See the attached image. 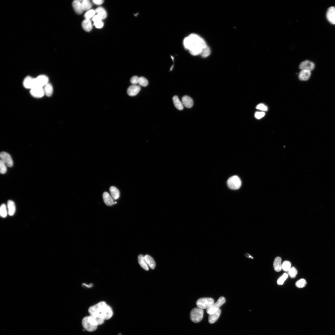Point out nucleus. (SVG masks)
Instances as JSON below:
<instances>
[{
	"mask_svg": "<svg viewBox=\"0 0 335 335\" xmlns=\"http://www.w3.org/2000/svg\"><path fill=\"white\" fill-rule=\"evenodd\" d=\"M144 257L148 266L150 268L154 269L156 266V264L153 258L148 255H145Z\"/></svg>",
	"mask_w": 335,
	"mask_h": 335,
	"instance_id": "bb28decb",
	"label": "nucleus"
},
{
	"mask_svg": "<svg viewBox=\"0 0 335 335\" xmlns=\"http://www.w3.org/2000/svg\"><path fill=\"white\" fill-rule=\"evenodd\" d=\"M23 84L25 88L31 90L36 87L35 78L27 76L24 80Z\"/></svg>",
	"mask_w": 335,
	"mask_h": 335,
	"instance_id": "9b49d317",
	"label": "nucleus"
},
{
	"mask_svg": "<svg viewBox=\"0 0 335 335\" xmlns=\"http://www.w3.org/2000/svg\"><path fill=\"white\" fill-rule=\"evenodd\" d=\"M273 267L275 270L276 272H279L281 271L282 269L281 258L278 257L275 258L273 264Z\"/></svg>",
	"mask_w": 335,
	"mask_h": 335,
	"instance_id": "4be33fe9",
	"label": "nucleus"
},
{
	"mask_svg": "<svg viewBox=\"0 0 335 335\" xmlns=\"http://www.w3.org/2000/svg\"><path fill=\"white\" fill-rule=\"evenodd\" d=\"M299 68L302 70H306L311 71L314 69L315 64L311 62L306 60L300 63Z\"/></svg>",
	"mask_w": 335,
	"mask_h": 335,
	"instance_id": "ddd939ff",
	"label": "nucleus"
},
{
	"mask_svg": "<svg viewBox=\"0 0 335 335\" xmlns=\"http://www.w3.org/2000/svg\"><path fill=\"white\" fill-rule=\"evenodd\" d=\"M265 115V112H256L254 114L255 117L258 119H260L263 117Z\"/></svg>",
	"mask_w": 335,
	"mask_h": 335,
	"instance_id": "79ce46f5",
	"label": "nucleus"
},
{
	"mask_svg": "<svg viewBox=\"0 0 335 335\" xmlns=\"http://www.w3.org/2000/svg\"><path fill=\"white\" fill-rule=\"evenodd\" d=\"M82 27L85 31H90L92 29V26L90 20L85 19L82 23Z\"/></svg>",
	"mask_w": 335,
	"mask_h": 335,
	"instance_id": "393cba45",
	"label": "nucleus"
},
{
	"mask_svg": "<svg viewBox=\"0 0 335 335\" xmlns=\"http://www.w3.org/2000/svg\"><path fill=\"white\" fill-rule=\"evenodd\" d=\"M35 83L36 87H43L49 83V78L45 75H40L35 78Z\"/></svg>",
	"mask_w": 335,
	"mask_h": 335,
	"instance_id": "1a4fd4ad",
	"label": "nucleus"
},
{
	"mask_svg": "<svg viewBox=\"0 0 335 335\" xmlns=\"http://www.w3.org/2000/svg\"><path fill=\"white\" fill-rule=\"evenodd\" d=\"M83 285L84 286H85L86 287H87L88 288L91 287H92V286H93V285H92V284H89V285H87V284H85L84 283V284H83Z\"/></svg>",
	"mask_w": 335,
	"mask_h": 335,
	"instance_id": "de8ad7c7",
	"label": "nucleus"
},
{
	"mask_svg": "<svg viewBox=\"0 0 335 335\" xmlns=\"http://www.w3.org/2000/svg\"><path fill=\"white\" fill-rule=\"evenodd\" d=\"M298 273L297 271L295 268L293 267L291 268L288 271V274L292 278L295 277Z\"/></svg>",
	"mask_w": 335,
	"mask_h": 335,
	"instance_id": "4c0bfd02",
	"label": "nucleus"
},
{
	"mask_svg": "<svg viewBox=\"0 0 335 335\" xmlns=\"http://www.w3.org/2000/svg\"><path fill=\"white\" fill-rule=\"evenodd\" d=\"M214 304L213 299L210 298H201L198 300L196 304L198 308L202 309H207Z\"/></svg>",
	"mask_w": 335,
	"mask_h": 335,
	"instance_id": "f03ea898",
	"label": "nucleus"
},
{
	"mask_svg": "<svg viewBox=\"0 0 335 335\" xmlns=\"http://www.w3.org/2000/svg\"><path fill=\"white\" fill-rule=\"evenodd\" d=\"M81 4L84 11L89 10L92 7V4L88 0H84L81 2Z\"/></svg>",
	"mask_w": 335,
	"mask_h": 335,
	"instance_id": "2f4dec72",
	"label": "nucleus"
},
{
	"mask_svg": "<svg viewBox=\"0 0 335 335\" xmlns=\"http://www.w3.org/2000/svg\"><path fill=\"white\" fill-rule=\"evenodd\" d=\"M94 24L96 28L99 29L102 28L103 26V23L102 20L94 23Z\"/></svg>",
	"mask_w": 335,
	"mask_h": 335,
	"instance_id": "c03bdc74",
	"label": "nucleus"
},
{
	"mask_svg": "<svg viewBox=\"0 0 335 335\" xmlns=\"http://www.w3.org/2000/svg\"><path fill=\"white\" fill-rule=\"evenodd\" d=\"M93 2L96 5H100L103 4L104 1L103 0H93Z\"/></svg>",
	"mask_w": 335,
	"mask_h": 335,
	"instance_id": "49530a36",
	"label": "nucleus"
},
{
	"mask_svg": "<svg viewBox=\"0 0 335 335\" xmlns=\"http://www.w3.org/2000/svg\"><path fill=\"white\" fill-rule=\"evenodd\" d=\"M88 318L89 321L92 325L97 326L102 325L105 321L100 314L90 315Z\"/></svg>",
	"mask_w": 335,
	"mask_h": 335,
	"instance_id": "0eeeda50",
	"label": "nucleus"
},
{
	"mask_svg": "<svg viewBox=\"0 0 335 335\" xmlns=\"http://www.w3.org/2000/svg\"><path fill=\"white\" fill-rule=\"evenodd\" d=\"M7 171V166L2 160H0V172L2 174H5Z\"/></svg>",
	"mask_w": 335,
	"mask_h": 335,
	"instance_id": "58836bf2",
	"label": "nucleus"
},
{
	"mask_svg": "<svg viewBox=\"0 0 335 335\" xmlns=\"http://www.w3.org/2000/svg\"><path fill=\"white\" fill-rule=\"evenodd\" d=\"M257 109L264 111H267L268 110V107L264 104L261 103L258 104L256 107Z\"/></svg>",
	"mask_w": 335,
	"mask_h": 335,
	"instance_id": "a19ab883",
	"label": "nucleus"
},
{
	"mask_svg": "<svg viewBox=\"0 0 335 335\" xmlns=\"http://www.w3.org/2000/svg\"><path fill=\"white\" fill-rule=\"evenodd\" d=\"M225 302L226 300L224 297H220L215 303L212 306L207 309V313L210 315L216 312L220 309V307L223 305Z\"/></svg>",
	"mask_w": 335,
	"mask_h": 335,
	"instance_id": "423d86ee",
	"label": "nucleus"
},
{
	"mask_svg": "<svg viewBox=\"0 0 335 335\" xmlns=\"http://www.w3.org/2000/svg\"><path fill=\"white\" fill-rule=\"evenodd\" d=\"M291 263L289 261H285L282 264V269L284 271L288 272L291 267Z\"/></svg>",
	"mask_w": 335,
	"mask_h": 335,
	"instance_id": "c9c22d12",
	"label": "nucleus"
},
{
	"mask_svg": "<svg viewBox=\"0 0 335 335\" xmlns=\"http://www.w3.org/2000/svg\"><path fill=\"white\" fill-rule=\"evenodd\" d=\"M95 11L93 9L88 10L84 15L85 19H90L92 17H93L96 14Z\"/></svg>",
	"mask_w": 335,
	"mask_h": 335,
	"instance_id": "f704fd0d",
	"label": "nucleus"
},
{
	"mask_svg": "<svg viewBox=\"0 0 335 335\" xmlns=\"http://www.w3.org/2000/svg\"><path fill=\"white\" fill-rule=\"evenodd\" d=\"M105 302L102 301L90 307L88 310L90 315L100 314L107 306Z\"/></svg>",
	"mask_w": 335,
	"mask_h": 335,
	"instance_id": "7ed1b4c3",
	"label": "nucleus"
},
{
	"mask_svg": "<svg viewBox=\"0 0 335 335\" xmlns=\"http://www.w3.org/2000/svg\"><path fill=\"white\" fill-rule=\"evenodd\" d=\"M138 84L140 85L145 87L148 85V82L147 80L144 77H141L139 78Z\"/></svg>",
	"mask_w": 335,
	"mask_h": 335,
	"instance_id": "e433bc0d",
	"label": "nucleus"
},
{
	"mask_svg": "<svg viewBox=\"0 0 335 335\" xmlns=\"http://www.w3.org/2000/svg\"><path fill=\"white\" fill-rule=\"evenodd\" d=\"M1 160H2L7 167H12L14 165L12 158L10 155L5 152H2L0 154Z\"/></svg>",
	"mask_w": 335,
	"mask_h": 335,
	"instance_id": "6e6552de",
	"label": "nucleus"
},
{
	"mask_svg": "<svg viewBox=\"0 0 335 335\" xmlns=\"http://www.w3.org/2000/svg\"><path fill=\"white\" fill-rule=\"evenodd\" d=\"M172 100L175 106L178 109L182 110L183 109L184 106L177 96H175L173 97Z\"/></svg>",
	"mask_w": 335,
	"mask_h": 335,
	"instance_id": "c85d7f7f",
	"label": "nucleus"
},
{
	"mask_svg": "<svg viewBox=\"0 0 335 335\" xmlns=\"http://www.w3.org/2000/svg\"><path fill=\"white\" fill-rule=\"evenodd\" d=\"M141 90V88L140 86L133 85L131 86L128 88L127 91V93L130 96H134L136 95Z\"/></svg>",
	"mask_w": 335,
	"mask_h": 335,
	"instance_id": "dca6fc26",
	"label": "nucleus"
},
{
	"mask_svg": "<svg viewBox=\"0 0 335 335\" xmlns=\"http://www.w3.org/2000/svg\"><path fill=\"white\" fill-rule=\"evenodd\" d=\"M327 17L329 22L331 24L335 25V7H331L328 9Z\"/></svg>",
	"mask_w": 335,
	"mask_h": 335,
	"instance_id": "4468645a",
	"label": "nucleus"
},
{
	"mask_svg": "<svg viewBox=\"0 0 335 335\" xmlns=\"http://www.w3.org/2000/svg\"><path fill=\"white\" fill-rule=\"evenodd\" d=\"M139 78L136 76L132 77L131 79V82L133 85H136L138 83Z\"/></svg>",
	"mask_w": 335,
	"mask_h": 335,
	"instance_id": "37998d69",
	"label": "nucleus"
},
{
	"mask_svg": "<svg viewBox=\"0 0 335 335\" xmlns=\"http://www.w3.org/2000/svg\"><path fill=\"white\" fill-rule=\"evenodd\" d=\"M183 44L185 48L193 56L201 55L203 49L207 46L206 42L202 38L194 34L185 38Z\"/></svg>",
	"mask_w": 335,
	"mask_h": 335,
	"instance_id": "f257e3e1",
	"label": "nucleus"
},
{
	"mask_svg": "<svg viewBox=\"0 0 335 335\" xmlns=\"http://www.w3.org/2000/svg\"><path fill=\"white\" fill-rule=\"evenodd\" d=\"M95 11L97 15H99L102 20L105 19L106 17L107 16L106 12L105 9L103 8L99 7L97 8Z\"/></svg>",
	"mask_w": 335,
	"mask_h": 335,
	"instance_id": "c756f323",
	"label": "nucleus"
},
{
	"mask_svg": "<svg viewBox=\"0 0 335 335\" xmlns=\"http://www.w3.org/2000/svg\"><path fill=\"white\" fill-rule=\"evenodd\" d=\"M8 214V210L6 205L2 204L0 207V215L3 218H5Z\"/></svg>",
	"mask_w": 335,
	"mask_h": 335,
	"instance_id": "7c9ffc66",
	"label": "nucleus"
},
{
	"mask_svg": "<svg viewBox=\"0 0 335 335\" xmlns=\"http://www.w3.org/2000/svg\"><path fill=\"white\" fill-rule=\"evenodd\" d=\"M73 8L75 12L79 14H82L84 11L81 4L80 1H75L72 3Z\"/></svg>",
	"mask_w": 335,
	"mask_h": 335,
	"instance_id": "aec40b11",
	"label": "nucleus"
},
{
	"mask_svg": "<svg viewBox=\"0 0 335 335\" xmlns=\"http://www.w3.org/2000/svg\"><path fill=\"white\" fill-rule=\"evenodd\" d=\"M221 311L220 309L219 310L212 314L210 315L208 318V321L210 324H213L216 321L221 314Z\"/></svg>",
	"mask_w": 335,
	"mask_h": 335,
	"instance_id": "5701e85b",
	"label": "nucleus"
},
{
	"mask_svg": "<svg viewBox=\"0 0 335 335\" xmlns=\"http://www.w3.org/2000/svg\"><path fill=\"white\" fill-rule=\"evenodd\" d=\"M102 18L98 15H95L93 18V20L94 23L98 22V21H102Z\"/></svg>",
	"mask_w": 335,
	"mask_h": 335,
	"instance_id": "a18cd8bd",
	"label": "nucleus"
},
{
	"mask_svg": "<svg viewBox=\"0 0 335 335\" xmlns=\"http://www.w3.org/2000/svg\"><path fill=\"white\" fill-rule=\"evenodd\" d=\"M227 185L230 189L233 190L239 189L242 186V182L240 178L236 175L230 178L227 181Z\"/></svg>",
	"mask_w": 335,
	"mask_h": 335,
	"instance_id": "39448f33",
	"label": "nucleus"
},
{
	"mask_svg": "<svg viewBox=\"0 0 335 335\" xmlns=\"http://www.w3.org/2000/svg\"><path fill=\"white\" fill-rule=\"evenodd\" d=\"M45 95L48 97H50L52 95L53 92V89L52 85L49 83L43 87Z\"/></svg>",
	"mask_w": 335,
	"mask_h": 335,
	"instance_id": "a878e982",
	"label": "nucleus"
},
{
	"mask_svg": "<svg viewBox=\"0 0 335 335\" xmlns=\"http://www.w3.org/2000/svg\"><path fill=\"white\" fill-rule=\"evenodd\" d=\"M115 204H116V203H117V202H115Z\"/></svg>",
	"mask_w": 335,
	"mask_h": 335,
	"instance_id": "8fccbe9b",
	"label": "nucleus"
},
{
	"mask_svg": "<svg viewBox=\"0 0 335 335\" xmlns=\"http://www.w3.org/2000/svg\"><path fill=\"white\" fill-rule=\"evenodd\" d=\"M210 50L207 46L203 49L201 55L203 58H206L210 55Z\"/></svg>",
	"mask_w": 335,
	"mask_h": 335,
	"instance_id": "72a5a7b5",
	"label": "nucleus"
},
{
	"mask_svg": "<svg viewBox=\"0 0 335 335\" xmlns=\"http://www.w3.org/2000/svg\"><path fill=\"white\" fill-rule=\"evenodd\" d=\"M311 75V71L302 70L299 73V79L301 81H307L309 79Z\"/></svg>",
	"mask_w": 335,
	"mask_h": 335,
	"instance_id": "412c9836",
	"label": "nucleus"
},
{
	"mask_svg": "<svg viewBox=\"0 0 335 335\" xmlns=\"http://www.w3.org/2000/svg\"><path fill=\"white\" fill-rule=\"evenodd\" d=\"M138 260L140 265L145 270L148 271V266L144 256L142 254L139 255L138 257Z\"/></svg>",
	"mask_w": 335,
	"mask_h": 335,
	"instance_id": "b1692460",
	"label": "nucleus"
},
{
	"mask_svg": "<svg viewBox=\"0 0 335 335\" xmlns=\"http://www.w3.org/2000/svg\"><path fill=\"white\" fill-rule=\"evenodd\" d=\"M113 314V311L112 308L107 305L104 310L100 314L105 320H108L112 317Z\"/></svg>",
	"mask_w": 335,
	"mask_h": 335,
	"instance_id": "2eb2a0df",
	"label": "nucleus"
},
{
	"mask_svg": "<svg viewBox=\"0 0 335 335\" xmlns=\"http://www.w3.org/2000/svg\"><path fill=\"white\" fill-rule=\"evenodd\" d=\"M7 206L8 214L11 216L14 215L16 211V207L14 202L12 200H8Z\"/></svg>",
	"mask_w": 335,
	"mask_h": 335,
	"instance_id": "f3484780",
	"label": "nucleus"
},
{
	"mask_svg": "<svg viewBox=\"0 0 335 335\" xmlns=\"http://www.w3.org/2000/svg\"><path fill=\"white\" fill-rule=\"evenodd\" d=\"M288 277V275L286 273H285L277 280V284L279 285H283L285 281Z\"/></svg>",
	"mask_w": 335,
	"mask_h": 335,
	"instance_id": "ea45409f",
	"label": "nucleus"
},
{
	"mask_svg": "<svg viewBox=\"0 0 335 335\" xmlns=\"http://www.w3.org/2000/svg\"><path fill=\"white\" fill-rule=\"evenodd\" d=\"M103 198L105 203L108 206H111L114 204L113 199L109 194L107 192H104L103 194Z\"/></svg>",
	"mask_w": 335,
	"mask_h": 335,
	"instance_id": "a211bd4d",
	"label": "nucleus"
},
{
	"mask_svg": "<svg viewBox=\"0 0 335 335\" xmlns=\"http://www.w3.org/2000/svg\"><path fill=\"white\" fill-rule=\"evenodd\" d=\"M31 95L36 98H42L45 95V93L43 87H36L30 90Z\"/></svg>",
	"mask_w": 335,
	"mask_h": 335,
	"instance_id": "f8f14e48",
	"label": "nucleus"
},
{
	"mask_svg": "<svg viewBox=\"0 0 335 335\" xmlns=\"http://www.w3.org/2000/svg\"><path fill=\"white\" fill-rule=\"evenodd\" d=\"M111 196L113 199L116 200L120 198V192L118 189L114 186L111 187L110 189Z\"/></svg>",
	"mask_w": 335,
	"mask_h": 335,
	"instance_id": "cd10ccee",
	"label": "nucleus"
},
{
	"mask_svg": "<svg viewBox=\"0 0 335 335\" xmlns=\"http://www.w3.org/2000/svg\"><path fill=\"white\" fill-rule=\"evenodd\" d=\"M245 256H246V257H247L248 258H253L249 254H245Z\"/></svg>",
	"mask_w": 335,
	"mask_h": 335,
	"instance_id": "09e8293b",
	"label": "nucleus"
},
{
	"mask_svg": "<svg viewBox=\"0 0 335 335\" xmlns=\"http://www.w3.org/2000/svg\"><path fill=\"white\" fill-rule=\"evenodd\" d=\"M203 314V310L199 308H194L190 313L191 319L194 323H198L202 320Z\"/></svg>",
	"mask_w": 335,
	"mask_h": 335,
	"instance_id": "20e7f679",
	"label": "nucleus"
},
{
	"mask_svg": "<svg viewBox=\"0 0 335 335\" xmlns=\"http://www.w3.org/2000/svg\"><path fill=\"white\" fill-rule=\"evenodd\" d=\"M306 280L304 279H302L298 280L295 284L296 286L299 288H303L306 286Z\"/></svg>",
	"mask_w": 335,
	"mask_h": 335,
	"instance_id": "473e14b6",
	"label": "nucleus"
},
{
	"mask_svg": "<svg viewBox=\"0 0 335 335\" xmlns=\"http://www.w3.org/2000/svg\"><path fill=\"white\" fill-rule=\"evenodd\" d=\"M182 104L183 106L190 109L192 107L193 105V101L190 97L188 96H183L182 98Z\"/></svg>",
	"mask_w": 335,
	"mask_h": 335,
	"instance_id": "6ab92c4d",
	"label": "nucleus"
},
{
	"mask_svg": "<svg viewBox=\"0 0 335 335\" xmlns=\"http://www.w3.org/2000/svg\"><path fill=\"white\" fill-rule=\"evenodd\" d=\"M82 325L84 329L89 332L95 331L97 328V326H94L89 321L88 317L83 318L82 321Z\"/></svg>",
	"mask_w": 335,
	"mask_h": 335,
	"instance_id": "9d476101",
	"label": "nucleus"
}]
</instances>
